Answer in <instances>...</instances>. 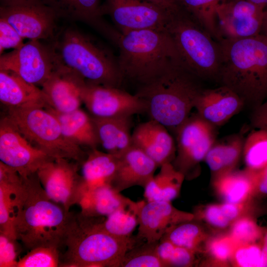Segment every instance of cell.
Returning a JSON list of instances; mask_svg holds the SVG:
<instances>
[{
	"mask_svg": "<svg viewBox=\"0 0 267 267\" xmlns=\"http://www.w3.org/2000/svg\"><path fill=\"white\" fill-rule=\"evenodd\" d=\"M250 2L265 8L267 7V0H247Z\"/></svg>",
	"mask_w": 267,
	"mask_h": 267,
	"instance_id": "cell-52",
	"label": "cell"
},
{
	"mask_svg": "<svg viewBox=\"0 0 267 267\" xmlns=\"http://www.w3.org/2000/svg\"><path fill=\"white\" fill-rule=\"evenodd\" d=\"M142 201L132 200L104 218L99 217L97 226L117 238L131 239L132 233L138 224V214Z\"/></svg>",
	"mask_w": 267,
	"mask_h": 267,
	"instance_id": "cell-31",
	"label": "cell"
},
{
	"mask_svg": "<svg viewBox=\"0 0 267 267\" xmlns=\"http://www.w3.org/2000/svg\"><path fill=\"white\" fill-rule=\"evenodd\" d=\"M213 182L216 192L225 202H247L255 189L252 172L246 169L222 175L214 178Z\"/></svg>",
	"mask_w": 267,
	"mask_h": 267,
	"instance_id": "cell-30",
	"label": "cell"
},
{
	"mask_svg": "<svg viewBox=\"0 0 267 267\" xmlns=\"http://www.w3.org/2000/svg\"><path fill=\"white\" fill-rule=\"evenodd\" d=\"M192 220L180 223L170 229L164 235L174 244L189 249L196 254L208 240L202 227Z\"/></svg>",
	"mask_w": 267,
	"mask_h": 267,
	"instance_id": "cell-34",
	"label": "cell"
},
{
	"mask_svg": "<svg viewBox=\"0 0 267 267\" xmlns=\"http://www.w3.org/2000/svg\"><path fill=\"white\" fill-rule=\"evenodd\" d=\"M53 159L33 146L5 115L0 121V162L24 178Z\"/></svg>",
	"mask_w": 267,
	"mask_h": 267,
	"instance_id": "cell-14",
	"label": "cell"
},
{
	"mask_svg": "<svg viewBox=\"0 0 267 267\" xmlns=\"http://www.w3.org/2000/svg\"><path fill=\"white\" fill-rule=\"evenodd\" d=\"M0 18L11 24L24 39L49 42L59 30L56 15L41 0L0 5Z\"/></svg>",
	"mask_w": 267,
	"mask_h": 267,
	"instance_id": "cell-12",
	"label": "cell"
},
{
	"mask_svg": "<svg viewBox=\"0 0 267 267\" xmlns=\"http://www.w3.org/2000/svg\"><path fill=\"white\" fill-rule=\"evenodd\" d=\"M45 108L58 119L62 132L66 138L73 144L93 149L99 145L95 125L90 115L80 108L67 113Z\"/></svg>",
	"mask_w": 267,
	"mask_h": 267,
	"instance_id": "cell-25",
	"label": "cell"
},
{
	"mask_svg": "<svg viewBox=\"0 0 267 267\" xmlns=\"http://www.w3.org/2000/svg\"><path fill=\"white\" fill-rule=\"evenodd\" d=\"M244 141L239 134L229 136L223 141L214 142L204 159L213 178L234 170L242 154Z\"/></svg>",
	"mask_w": 267,
	"mask_h": 267,
	"instance_id": "cell-27",
	"label": "cell"
},
{
	"mask_svg": "<svg viewBox=\"0 0 267 267\" xmlns=\"http://www.w3.org/2000/svg\"><path fill=\"white\" fill-rule=\"evenodd\" d=\"M22 187L14 189L0 183V232L16 239L14 229L15 197L16 194Z\"/></svg>",
	"mask_w": 267,
	"mask_h": 267,
	"instance_id": "cell-37",
	"label": "cell"
},
{
	"mask_svg": "<svg viewBox=\"0 0 267 267\" xmlns=\"http://www.w3.org/2000/svg\"><path fill=\"white\" fill-rule=\"evenodd\" d=\"M157 167L147 155L132 146L118 157L116 173L110 185L119 192L134 186L144 188Z\"/></svg>",
	"mask_w": 267,
	"mask_h": 267,
	"instance_id": "cell-22",
	"label": "cell"
},
{
	"mask_svg": "<svg viewBox=\"0 0 267 267\" xmlns=\"http://www.w3.org/2000/svg\"><path fill=\"white\" fill-rule=\"evenodd\" d=\"M226 0H223V1H226Z\"/></svg>",
	"mask_w": 267,
	"mask_h": 267,
	"instance_id": "cell-53",
	"label": "cell"
},
{
	"mask_svg": "<svg viewBox=\"0 0 267 267\" xmlns=\"http://www.w3.org/2000/svg\"><path fill=\"white\" fill-rule=\"evenodd\" d=\"M244 106L243 101L234 91L221 85L215 88H203L194 108L200 117L216 127L225 124Z\"/></svg>",
	"mask_w": 267,
	"mask_h": 267,
	"instance_id": "cell-19",
	"label": "cell"
},
{
	"mask_svg": "<svg viewBox=\"0 0 267 267\" xmlns=\"http://www.w3.org/2000/svg\"><path fill=\"white\" fill-rule=\"evenodd\" d=\"M153 3L167 11L172 14H175L183 8L178 0H142Z\"/></svg>",
	"mask_w": 267,
	"mask_h": 267,
	"instance_id": "cell-47",
	"label": "cell"
},
{
	"mask_svg": "<svg viewBox=\"0 0 267 267\" xmlns=\"http://www.w3.org/2000/svg\"><path fill=\"white\" fill-rule=\"evenodd\" d=\"M18 240L0 232V267H16L21 251Z\"/></svg>",
	"mask_w": 267,
	"mask_h": 267,
	"instance_id": "cell-42",
	"label": "cell"
},
{
	"mask_svg": "<svg viewBox=\"0 0 267 267\" xmlns=\"http://www.w3.org/2000/svg\"><path fill=\"white\" fill-rule=\"evenodd\" d=\"M197 76L181 63L172 65L162 74L139 86L135 94L145 103L151 119L176 130L188 118L203 89Z\"/></svg>",
	"mask_w": 267,
	"mask_h": 267,
	"instance_id": "cell-3",
	"label": "cell"
},
{
	"mask_svg": "<svg viewBox=\"0 0 267 267\" xmlns=\"http://www.w3.org/2000/svg\"><path fill=\"white\" fill-rule=\"evenodd\" d=\"M16 201L14 229L24 247L29 250L40 246L61 249L76 215L48 197L37 173L24 178Z\"/></svg>",
	"mask_w": 267,
	"mask_h": 267,
	"instance_id": "cell-1",
	"label": "cell"
},
{
	"mask_svg": "<svg viewBox=\"0 0 267 267\" xmlns=\"http://www.w3.org/2000/svg\"><path fill=\"white\" fill-rule=\"evenodd\" d=\"M193 214L194 218L199 217L210 225L218 228H223L231 224L223 214L219 204L209 205L203 210L198 211Z\"/></svg>",
	"mask_w": 267,
	"mask_h": 267,
	"instance_id": "cell-44",
	"label": "cell"
},
{
	"mask_svg": "<svg viewBox=\"0 0 267 267\" xmlns=\"http://www.w3.org/2000/svg\"><path fill=\"white\" fill-rule=\"evenodd\" d=\"M101 10L121 33L142 29L166 30L174 15L142 0H104Z\"/></svg>",
	"mask_w": 267,
	"mask_h": 267,
	"instance_id": "cell-13",
	"label": "cell"
},
{
	"mask_svg": "<svg viewBox=\"0 0 267 267\" xmlns=\"http://www.w3.org/2000/svg\"><path fill=\"white\" fill-rule=\"evenodd\" d=\"M133 146L142 150L157 165L172 163L176 153V143L168 130L150 119L137 126L132 134Z\"/></svg>",
	"mask_w": 267,
	"mask_h": 267,
	"instance_id": "cell-21",
	"label": "cell"
},
{
	"mask_svg": "<svg viewBox=\"0 0 267 267\" xmlns=\"http://www.w3.org/2000/svg\"><path fill=\"white\" fill-rule=\"evenodd\" d=\"M254 187H257L260 192L267 194V166L260 171L252 172Z\"/></svg>",
	"mask_w": 267,
	"mask_h": 267,
	"instance_id": "cell-48",
	"label": "cell"
},
{
	"mask_svg": "<svg viewBox=\"0 0 267 267\" xmlns=\"http://www.w3.org/2000/svg\"><path fill=\"white\" fill-rule=\"evenodd\" d=\"M263 267H267V233L266 234L262 248Z\"/></svg>",
	"mask_w": 267,
	"mask_h": 267,
	"instance_id": "cell-49",
	"label": "cell"
},
{
	"mask_svg": "<svg viewBox=\"0 0 267 267\" xmlns=\"http://www.w3.org/2000/svg\"><path fill=\"white\" fill-rule=\"evenodd\" d=\"M193 219V214L177 209L171 202L142 201L136 237L141 242H157L172 227Z\"/></svg>",
	"mask_w": 267,
	"mask_h": 267,
	"instance_id": "cell-17",
	"label": "cell"
},
{
	"mask_svg": "<svg viewBox=\"0 0 267 267\" xmlns=\"http://www.w3.org/2000/svg\"><path fill=\"white\" fill-rule=\"evenodd\" d=\"M35 147L53 159H66L81 165L87 154L64 135L60 123L45 107L6 108L5 115Z\"/></svg>",
	"mask_w": 267,
	"mask_h": 267,
	"instance_id": "cell-8",
	"label": "cell"
},
{
	"mask_svg": "<svg viewBox=\"0 0 267 267\" xmlns=\"http://www.w3.org/2000/svg\"><path fill=\"white\" fill-rule=\"evenodd\" d=\"M91 117L99 145L106 152L119 157L133 146L131 134L132 116L107 118Z\"/></svg>",
	"mask_w": 267,
	"mask_h": 267,
	"instance_id": "cell-24",
	"label": "cell"
},
{
	"mask_svg": "<svg viewBox=\"0 0 267 267\" xmlns=\"http://www.w3.org/2000/svg\"><path fill=\"white\" fill-rule=\"evenodd\" d=\"M229 234L237 244L251 243L258 238L260 230L254 221L244 216L231 224Z\"/></svg>",
	"mask_w": 267,
	"mask_h": 267,
	"instance_id": "cell-41",
	"label": "cell"
},
{
	"mask_svg": "<svg viewBox=\"0 0 267 267\" xmlns=\"http://www.w3.org/2000/svg\"><path fill=\"white\" fill-rule=\"evenodd\" d=\"M131 200L109 184L88 189L79 205L81 214L90 217H104L125 206Z\"/></svg>",
	"mask_w": 267,
	"mask_h": 267,
	"instance_id": "cell-26",
	"label": "cell"
},
{
	"mask_svg": "<svg viewBox=\"0 0 267 267\" xmlns=\"http://www.w3.org/2000/svg\"><path fill=\"white\" fill-rule=\"evenodd\" d=\"M215 127L197 114L189 116L176 130V156L172 164L189 178L216 141Z\"/></svg>",
	"mask_w": 267,
	"mask_h": 267,
	"instance_id": "cell-9",
	"label": "cell"
},
{
	"mask_svg": "<svg viewBox=\"0 0 267 267\" xmlns=\"http://www.w3.org/2000/svg\"><path fill=\"white\" fill-rule=\"evenodd\" d=\"M242 155L246 170L257 172L267 166V129H257L244 138Z\"/></svg>",
	"mask_w": 267,
	"mask_h": 267,
	"instance_id": "cell-33",
	"label": "cell"
},
{
	"mask_svg": "<svg viewBox=\"0 0 267 267\" xmlns=\"http://www.w3.org/2000/svg\"><path fill=\"white\" fill-rule=\"evenodd\" d=\"M42 41L29 40L20 47L0 55V70L13 72L41 87L57 66L51 45Z\"/></svg>",
	"mask_w": 267,
	"mask_h": 267,
	"instance_id": "cell-11",
	"label": "cell"
},
{
	"mask_svg": "<svg viewBox=\"0 0 267 267\" xmlns=\"http://www.w3.org/2000/svg\"><path fill=\"white\" fill-rule=\"evenodd\" d=\"M220 205L223 214L231 224L237 220L245 216L248 210L247 202L236 203L224 202Z\"/></svg>",
	"mask_w": 267,
	"mask_h": 267,
	"instance_id": "cell-45",
	"label": "cell"
},
{
	"mask_svg": "<svg viewBox=\"0 0 267 267\" xmlns=\"http://www.w3.org/2000/svg\"><path fill=\"white\" fill-rule=\"evenodd\" d=\"M50 7L58 18L83 22L112 42L118 30L106 23L100 0H41Z\"/></svg>",
	"mask_w": 267,
	"mask_h": 267,
	"instance_id": "cell-20",
	"label": "cell"
},
{
	"mask_svg": "<svg viewBox=\"0 0 267 267\" xmlns=\"http://www.w3.org/2000/svg\"><path fill=\"white\" fill-rule=\"evenodd\" d=\"M86 82L79 75L57 64L41 86L46 106L61 113L79 109L83 103L82 91Z\"/></svg>",
	"mask_w": 267,
	"mask_h": 267,
	"instance_id": "cell-18",
	"label": "cell"
},
{
	"mask_svg": "<svg viewBox=\"0 0 267 267\" xmlns=\"http://www.w3.org/2000/svg\"><path fill=\"white\" fill-rule=\"evenodd\" d=\"M219 42L222 63L217 81L254 110L267 100V38L260 34Z\"/></svg>",
	"mask_w": 267,
	"mask_h": 267,
	"instance_id": "cell-2",
	"label": "cell"
},
{
	"mask_svg": "<svg viewBox=\"0 0 267 267\" xmlns=\"http://www.w3.org/2000/svg\"><path fill=\"white\" fill-rule=\"evenodd\" d=\"M97 217L76 215L60 253L62 267H120L129 250L140 243L137 238H117L100 228Z\"/></svg>",
	"mask_w": 267,
	"mask_h": 267,
	"instance_id": "cell-6",
	"label": "cell"
},
{
	"mask_svg": "<svg viewBox=\"0 0 267 267\" xmlns=\"http://www.w3.org/2000/svg\"><path fill=\"white\" fill-rule=\"evenodd\" d=\"M0 101L6 108L46 106L41 89L6 70H0Z\"/></svg>",
	"mask_w": 267,
	"mask_h": 267,
	"instance_id": "cell-23",
	"label": "cell"
},
{
	"mask_svg": "<svg viewBox=\"0 0 267 267\" xmlns=\"http://www.w3.org/2000/svg\"><path fill=\"white\" fill-rule=\"evenodd\" d=\"M265 9L247 0L221 2L217 9L221 40L240 39L261 34Z\"/></svg>",
	"mask_w": 267,
	"mask_h": 267,
	"instance_id": "cell-16",
	"label": "cell"
},
{
	"mask_svg": "<svg viewBox=\"0 0 267 267\" xmlns=\"http://www.w3.org/2000/svg\"><path fill=\"white\" fill-rule=\"evenodd\" d=\"M28 0H0V5H8L23 2Z\"/></svg>",
	"mask_w": 267,
	"mask_h": 267,
	"instance_id": "cell-51",
	"label": "cell"
},
{
	"mask_svg": "<svg viewBox=\"0 0 267 267\" xmlns=\"http://www.w3.org/2000/svg\"><path fill=\"white\" fill-rule=\"evenodd\" d=\"M166 30L189 71L200 80L217 81L222 63L219 42L184 8L172 15Z\"/></svg>",
	"mask_w": 267,
	"mask_h": 267,
	"instance_id": "cell-7",
	"label": "cell"
},
{
	"mask_svg": "<svg viewBox=\"0 0 267 267\" xmlns=\"http://www.w3.org/2000/svg\"><path fill=\"white\" fill-rule=\"evenodd\" d=\"M182 7L216 41L221 38L218 30L217 9L223 0H178Z\"/></svg>",
	"mask_w": 267,
	"mask_h": 267,
	"instance_id": "cell-32",
	"label": "cell"
},
{
	"mask_svg": "<svg viewBox=\"0 0 267 267\" xmlns=\"http://www.w3.org/2000/svg\"><path fill=\"white\" fill-rule=\"evenodd\" d=\"M158 242H144L129 250L120 267H164L157 251Z\"/></svg>",
	"mask_w": 267,
	"mask_h": 267,
	"instance_id": "cell-35",
	"label": "cell"
},
{
	"mask_svg": "<svg viewBox=\"0 0 267 267\" xmlns=\"http://www.w3.org/2000/svg\"><path fill=\"white\" fill-rule=\"evenodd\" d=\"M83 103L92 117L107 118L146 112L145 102L120 88L86 82L82 91Z\"/></svg>",
	"mask_w": 267,
	"mask_h": 267,
	"instance_id": "cell-15",
	"label": "cell"
},
{
	"mask_svg": "<svg viewBox=\"0 0 267 267\" xmlns=\"http://www.w3.org/2000/svg\"><path fill=\"white\" fill-rule=\"evenodd\" d=\"M157 251L164 267H189L195 262V252L178 246L164 237L158 242Z\"/></svg>",
	"mask_w": 267,
	"mask_h": 267,
	"instance_id": "cell-36",
	"label": "cell"
},
{
	"mask_svg": "<svg viewBox=\"0 0 267 267\" xmlns=\"http://www.w3.org/2000/svg\"><path fill=\"white\" fill-rule=\"evenodd\" d=\"M114 44L123 80L145 84L182 61L167 30L142 29L120 32ZM183 64V63H182Z\"/></svg>",
	"mask_w": 267,
	"mask_h": 267,
	"instance_id": "cell-4",
	"label": "cell"
},
{
	"mask_svg": "<svg viewBox=\"0 0 267 267\" xmlns=\"http://www.w3.org/2000/svg\"><path fill=\"white\" fill-rule=\"evenodd\" d=\"M24 39L9 23L0 18V55L6 49H17L24 44Z\"/></svg>",
	"mask_w": 267,
	"mask_h": 267,
	"instance_id": "cell-43",
	"label": "cell"
},
{
	"mask_svg": "<svg viewBox=\"0 0 267 267\" xmlns=\"http://www.w3.org/2000/svg\"><path fill=\"white\" fill-rule=\"evenodd\" d=\"M230 262L237 267H262V248L253 243L237 244Z\"/></svg>",
	"mask_w": 267,
	"mask_h": 267,
	"instance_id": "cell-40",
	"label": "cell"
},
{
	"mask_svg": "<svg viewBox=\"0 0 267 267\" xmlns=\"http://www.w3.org/2000/svg\"><path fill=\"white\" fill-rule=\"evenodd\" d=\"M251 121L256 129H267V100L253 110Z\"/></svg>",
	"mask_w": 267,
	"mask_h": 267,
	"instance_id": "cell-46",
	"label": "cell"
},
{
	"mask_svg": "<svg viewBox=\"0 0 267 267\" xmlns=\"http://www.w3.org/2000/svg\"><path fill=\"white\" fill-rule=\"evenodd\" d=\"M59 65L88 83L120 88L124 81L117 58L104 45L72 26L59 29L48 42Z\"/></svg>",
	"mask_w": 267,
	"mask_h": 267,
	"instance_id": "cell-5",
	"label": "cell"
},
{
	"mask_svg": "<svg viewBox=\"0 0 267 267\" xmlns=\"http://www.w3.org/2000/svg\"><path fill=\"white\" fill-rule=\"evenodd\" d=\"M261 34L267 38V7L265 9Z\"/></svg>",
	"mask_w": 267,
	"mask_h": 267,
	"instance_id": "cell-50",
	"label": "cell"
},
{
	"mask_svg": "<svg viewBox=\"0 0 267 267\" xmlns=\"http://www.w3.org/2000/svg\"><path fill=\"white\" fill-rule=\"evenodd\" d=\"M118 157L97 148L90 149L81 165L82 176L88 189L110 185L116 173Z\"/></svg>",
	"mask_w": 267,
	"mask_h": 267,
	"instance_id": "cell-28",
	"label": "cell"
},
{
	"mask_svg": "<svg viewBox=\"0 0 267 267\" xmlns=\"http://www.w3.org/2000/svg\"><path fill=\"white\" fill-rule=\"evenodd\" d=\"M237 244L228 234L207 240L206 251L213 265L222 266L230 262L233 252Z\"/></svg>",
	"mask_w": 267,
	"mask_h": 267,
	"instance_id": "cell-39",
	"label": "cell"
},
{
	"mask_svg": "<svg viewBox=\"0 0 267 267\" xmlns=\"http://www.w3.org/2000/svg\"><path fill=\"white\" fill-rule=\"evenodd\" d=\"M160 167L159 172L154 175L144 188V196L147 201L171 202L180 193L185 179L183 175L172 163H165Z\"/></svg>",
	"mask_w": 267,
	"mask_h": 267,
	"instance_id": "cell-29",
	"label": "cell"
},
{
	"mask_svg": "<svg viewBox=\"0 0 267 267\" xmlns=\"http://www.w3.org/2000/svg\"><path fill=\"white\" fill-rule=\"evenodd\" d=\"M60 252L54 247L40 246L33 248L20 259L16 267H60Z\"/></svg>",
	"mask_w": 267,
	"mask_h": 267,
	"instance_id": "cell-38",
	"label": "cell"
},
{
	"mask_svg": "<svg viewBox=\"0 0 267 267\" xmlns=\"http://www.w3.org/2000/svg\"><path fill=\"white\" fill-rule=\"evenodd\" d=\"M78 162L66 159H53L44 164L37 174L48 197L70 211L80 203L88 188L79 174Z\"/></svg>",
	"mask_w": 267,
	"mask_h": 267,
	"instance_id": "cell-10",
	"label": "cell"
}]
</instances>
